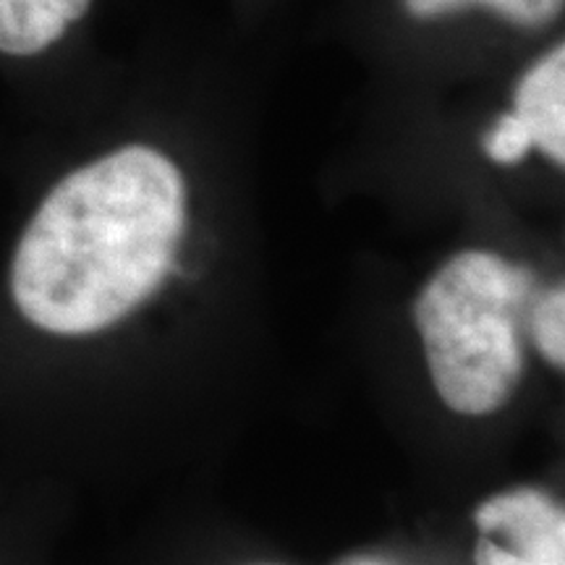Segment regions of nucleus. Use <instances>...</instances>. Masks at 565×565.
<instances>
[{"label":"nucleus","instance_id":"nucleus-1","mask_svg":"<svg viewBox=\"0 0 565 565\" xmlns=\"http://www.w3.org/2000/svg\"><path fill=\"white\" fill-rule=\"evenodd\" d=\"M186 210V179L158 147L126 145L71 171L13 254L19 312L55 335L124 320L171 273Z\"/></svg>","mask_w":565,"mask_h":565},{"label":"nucleus","instance_id":"nucleus-2","mask_svg":"<svg viewBox=\"0 0 565 565\" xmlns=\"http://www.w3.org/2000/svg\"><path fill=\"white\" fill-rule=\"evenodd\" d=\"M534 275L494 252H461L414 303L427 366L445 406L466 416L498 412L521 377L519 315Z\"/></svg>","mask_w":565,"mask_h":565},{"label":"nucleus","instance_id":"nucleus-3","mask_svg":"<svg viewBox=\"0 0 565 565\" xmlns=\"http://www.w3.org/2000/svg\"><path fill=\"white\" fill-rule=\"evenodd\" d=\"M477 565H565V513L532 487L508 490L477 508Z\"/></svg>","mask_w":565,"mask_h":565},{"label":"nucleus","instance_id":"nucleus-4","mask_svg":"<svg viewBox=\"0 0 565 565\" xmlns=\"http://www.w3.org/2000/svg\"><path fill=\"white\" fill-rule=\"evenodd\" d=\"M511 116L529 131L534 150L565 166V45L550 42L513 84Z\"/></svg>","mask_w":565,"mask_h":565},{"label":"nucleus","instance_id":"nucleus-5","mask_svg":"<svg viewBox=\"0 0 565 565\" xmlns=\"http://www.w3.org/2000/svg\"><path fill=\"white\" fill-rule=\"evenodd\" d=\"M95 0H0V55L34 58L66 38Z\"/></svg>","mask_w":565,"mask_h":565},{"label":"nucleus","instance_id":"nucleus-6","mask_svg":"<svg viewBox=\"0 0 565 565\" xmlns=\"http://www.w3.org/2000/svg\"><path fill=\"white\" fill-rule=\"evenodd\" d=\"M416 24H450L469 17L490 19L519 34L555 30L565 0H395Z\"/></svg>","mask_w":565,"mask_h":565},{"label":"nucleus","instance_id":"nucleus-7","mask_svg":"<svg viewBox=\"0 0 565 565\" xmlns=\"http://www.w3.org/2000/svg\"><path fill=\"white\" fill-rule=\"evenodd\" d=\"M534 343L550 364L563 370L565 364V291L563 286L550 288L536 299L529 317Z\"/></svg>","mask_w":565,"mask_h":565},{"label":"nucleus","instance_id":"nucleus-8","mask_svg":"<svg viewBox=\"0 0 565 565\" xmlns=\"http://www.w3.org/2000/svg\"><path fill=\"white\" fill-rule=\"evenodd\" d=\"M482 150L494 166H519L534 152V141L511 113H500L494 124L484 131Z\"/></svg>","mask_w":565,"mask_h":565},{"label":"nucleus","instance_id":"nucleus-9","mask_svg":"<svg viewBox=\"0 0 565 565\" xmlns=\"http://www.w3.org/2000/svg\"><path fill=\"white\" fill-rule=\"evenodd\" d=\"M356 565H374V563H356Z\"/></svg>","mask_w":565,"mask_h":565}]
</instances>
